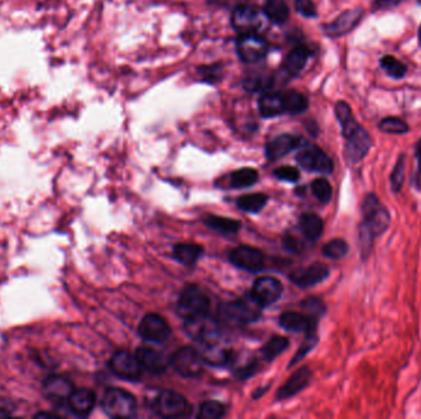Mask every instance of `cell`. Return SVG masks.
Masks as SVG:
<instances>
[{
  "label": "cell",
  "mask_w": 421,
  "mask_h": 419,
  "mask_svg": "<svg viewBox=\"0 0 421 419\" xmlns=\"http://www.w3.org/2000/svg\"><path fill=\"white\" fill-rule=\"evenodd\" d=\"M361 217L357 232L359 251L362 262H367L374 254L376 240L391 228V214L378 195L368 192L362 201Z\"/></svg>",
  "instance_id": "1"
},
{
  "label": "cell",
  "mask_w": 421,
  "mask_h": 419,
  "mask_svg": "<svg viewBox=\"0 0 421 419\" xmlns=\"http://www.w3.org/2000/svg\"><path fill=\"white\" fill-rule=\"evenodd\" d=\"M334 113L344 138L345 160L349 165H357L367 158L371 149L374 148V138L357 121L350 104L346 101H338L334 106Z\"/></svg>",
  "instance_id": "2"
},
{
  "label": "cell",
  "mask_w": 421,
  "mask_h": 419,
  "mask_svg": "<svg viewBox=\"0 0 421 419\" xmlns=\"http://www.w3.org/2000/svg\"><path fill=\"white\" fill-rule=\"evenodd\" d=\"M101 407L111 418H132L136 414V398L125 390L109 389L104 392Z\"/></svg>",
  "instance_id": "3"
},
{
  "label": "cell",
  "mask_w": 421,
  "mask_h": 419,
  "mask_svg": "<svg viewBox=\"0 0 421 419\" xmlns=\"http://www.w3.org/2000/svg\"><path fill=\"white\" fill-rule=\"evenodd\" d=\"M260 305L255 301L237 300L228 301L220 304L218 309L220 319L229 324L236 325H247L255 322L260 318Z\"/></svg>",
  "instance_id": "4"
},
{
  "label": "cell",
  "mask_w": 421,
  "mask_h": 419,
  "mask_svg": "<svg viewBox=\"0 0 421 419\" xmlns=\"http://www.w3.org/2000/svg\"><path fill=\"white\" fill-rule=\"evenodd\" d=\"M209 299L197 285L185 288L178 301V311L186 321L207 315Z\"/></svg>",
  "instance_id": "5"
},
{
  "label": "cell",
  "mask_w": 421,
  "mask_h": 419,
  "mask_svg": "<svg viewBox=\"0 0 421 419\" xmlns=\"http://www.w3.org/2000/svg\"><path fill=\"white\" fill-rule=\"evenodd\" d=\"M363 16H365V9L361 6L346 9L344 12H340L332 21L323 25L321 30L324 32V35L330 38H341L356 30L361 25Z\"/></svg>",
  "instance_id": "6"
},
{
  "label": "cell",
  "mask_w": 421,
  "mask_h": 419,
  "mask_svg": "<svg viewBox=\"0 0 421 419\" xmlns=\"http://www.w3.org/2000/svg\"><path fill=\"white\" fill-rule=\"evenodd\" d=\"M203 357L196 349L181 347L172 353L169 364L181 376L195 378L203 370Z\"/></svg>",
  "instance_id": "7"
},
{
  "label": "cell",
  "mask_w": 421,
  "mask_h": 419,
  "mask_svg": "<svg viewBox=\"0 0 421 419\" xmlns=\"http://www.w3.org/2000/svg\"><path fill=\"white\" fill-rule=\"evenodd\" d=\"M297 163L307 171L330 175L334 171L332 158L317 145L306 144L297 154Z\"/></svg>",
  "instance_id": "8"
},
{
  "label": "cell",
  "mask_w": 421,
  "mask_h": 419,
  "mask_svg": "<svg viewBox=\"0 0 421 419\" xmlns=\"http://www.w3.org/2000/svg\"><path fill=\"white\" fill-rule=\"evenodd\" d=\"M237 51L240 60L245 63H256L266 57L269 45L261 36L243 34L238 38Z\"/></svg>",
  "instance_id": "9"
},
{
  "label": "cell",
  "mask_w": 421,
  "mask_h": 419,
  "mask_svg": "<svg viewBox=\"0 0 421 419\" xmlns=\"http://www.w3.org/2000/svg\"><path fill=\"white\" fill-rule=\"evenodd\" d=\"M153 411L166 418L180 417L187 411V402L184 396L174 391H163L153 401Z\"/></svg>",
  "instance_id": "10"
},
{
  "label": "cell",
  "mask_w": 421,
  "mask_h": 419,
  "mask_svg": "<svg viewBox=\"0 0 421 419\" xmlns=\"http://www.w3.org/2000/svg\"><path fill=\"white\" fill-rule=\"evenodd\" d=\"M110 368L115 375L127 381H136L142 375L143 368L136 355H130L126 350H119L113 355Z\"/></svg>",
  "instance_id": "11"
},
{
  "label": "cell",
  "mask_w": 421,
  "mask_h": 419,
  "mask_svg": "<svg viewBox=\"0 0 421 419\" xmlns=\"http://www.w3.org/2000/svg\"><path fill=\"white\" fill-rule=\"evenodd\" d=\"M138 332L143 339L149 342L163 343L172 335V328L159 315L148 313L138 326Z\"/></svg>",
  "instance_id": "12"
},
{
  "label": "cell",
  "mask_w": 421,
  "mask_h": 419,
  "mask_svg": "<svg viewBox=\"0 0 421 419\" xmlns=\"http://www.w3.org/2000/svg\"><path fill=\"white\" fill-rule=\"evenodd\" d=\"M231 25L240 35L256 34L262 26V18L254 6L239 5L231 14Z\"/></svg>",
  "instance_id": "13"
},
{
  "label": "cell",
  "mask_w": 421,
  "mask_h": 419,
  "mask_svg": "<svg viewBox=\"0 0 421 419\" xmlns=\"http://www.w3.org/2000/svg\"><path fill=\"white\" fill-rule=\"evenodd\" d=\"M284 287L279 279L273 277H261L256 280L251 290V298L260 307H269L279 300Z\"/></svg>",
  "instance_id": "14"
},
{
  "label": "cell",
  "mask_w": 421,
  "mask_h": 419,
  "mask_svg": "<svg viewBox=\"0 0 421 419\" xmlns=\"http://www.w3.org/2000/svg\"><path fill=\"white\" fill-rule=\"evenodd\" d=\"M229 261L238 268L248 272L260 271L265 265V257L260 250L250 246L233 248L229 254Z\"/></svg>",
  "instance_id": "15"
},
{
  "label": "cell",
  "mask_w": 421,
  "mask_h": 419,
  "mask_svg": "<svg viewBox=\"0 0 421 419\" xmlns=\"http://www.w3.org/2000/svg\"><path fill=\"white\" fill-rule=\"evenodd\" d=\"M330 271L326 263L315 262L310 266L297 270L291 274V280L301 288H310L324 282L329 277Z\"/></svg>",
  "instance_id": "16"
},
{
  "label": "cell",
  "mask_w": 421,
  "mask_h": 419,
  "mask_svg": "<svg viewBox=\"0 0 421 419\" xmlns=\"http://www.w3.org/2000/svg\"><path fill=\"white\" fill-rule=\"evenodd\" d=\"M307 144L302 136H292V134H281L273 138L271 142L267 144L266 155L270 160L281 159L292 150L302 148Z\"/></svg>",
  "instance_id": "17"
},
{
  "label": "cell",
  "mask_w": 421,
  "mask_h": 419,
  "mask_svg": "<svg viewBox=\"0 0 421 419\" xmlns=\"http://www.w3.org/2000/svg\"><path fill=\"white\" fill-rule=\"evenodd\" d=\"M96 396L91 390H73L69 397L67 398L65 405L71 414L78 417H87L91 414L95 406Z\"/></svg>",
  "instance_id": "18"
},
{
  "label": "cell",
  "mask_w": 421,
  "mask_h": 419,
  "mask_svg": "<svg viewBox=\"0 0 421 419\" xmlns=\"http://www.w3.org/2000/svg\"><path fill=\"white\" fill-rule=\"evenodd\" d=\"M280 325L285 330L295 333H302V332L309 333L317 330L318 320L310 318L307 313L288 311L280 316Z\"/></svg>",
  "instance_id": "19"
},
{
  "label": "cell",
  "mask_w": 421,
  "mask_h": 419,
  "mask_svg": "<svg viewBox=\"0 0 421 419\" xmlns=\"http://www.w3.org/2000/svg\"><path fill=\"white\" fill-rule=\"evenodd\" d=\"M73 390L74 389H73L71 380L62 375L48 376L43 384L45 395L47 396L49 400L60 402V403L67 401V398L73 392Z\"/></svg>",
  "instance_id": "20"
},
{
  "label": "cell",
  "mask_w": 421,
  "mask_h": 419,
  "mask_svg": "<svg viewBox=\"0 0 421 419\" xmlns=\"http://www.w3.org/2000/svg\"><path fill=\"white\" fill-rule=\"evenodd\" d=\"M310 378H312V372L309 370L307 366L301 368L299 370L293 372L285 384L280 387L277 394H276V398L277 400H286L288 397L296 395L309 384Z\"/></svg>",
  "instance_id": "21"
},
{
  "label": "cell",
  "mask_w": 421,
  "mask_h": 419,
  "mask_svg": "<svg viewBox=\"0 0 421 419\" xmlns=\"http://www.w3.org/2000/svg\"><path fill=\"white\" fill-rule=\"evenodd\" d=\"M136 357L143 369L157 374L166 372L169 364L161 352L150 347H139L137 349Z\"/></svg>",
  "instance_id": "22"
},
{
  "label": "cell",
  "mask_w": 421,
  "mask_h": 419,
  "mask_svg": "<svg viewBox=\"0 0 421 419\" xmlns=\"http://www.w3.org/2000/svg\"><path fill=\"white\" fill-rule=\"evenodd\" d=\"M259 111L265 119H273L286 113L284 93L266 91L259 100Z\"/></svg>",
  "instance_id": "23"
},
{
  "label": "cell",
  "mask_w": 421,
  "mask_h": 419,
  "mask_svg": "<svg viewBox=\"0 0 421 419\" xmlns=\"http://www.w3.org/2000/svg\"><path fill=\"white\" fill-rule=\"evenodd\" d=\"M310 49L304 45H299L293 48L288 56L286 57L284 68L291 75H298L308 63L310 57Z\"/></svg>",
  "instance_id": "24"
},
{
  "label": "cell",
  "mask_w": 421,
  "mask_h": 419,
  "mask_svg": "<svg viewBox=\"0 0 421 419\" xmlns=\"http://www.w3.org/2000/svg\"><path fill=\"white\" fill-rule=\"evenodd\" d=\"M380 68L386 74L387 77L393 80H403L408 74V65L403 60H398L393 54H385L380 58Z\"/></svg>",
  "instance_id": "25"
},
{
  "label": "cell",
  "mask_w": 421,
  "mask_h": 419,
  "mask_svg": "<svg viewBox=\"0 0 421 419\" xmlns=\"http://www.w3.org/2000/svg\"><path fill=\"white\" fill-rule=\"evenodd\" d=\"M299 228L309 241H317L323 234V219L315 213H306L299 218Z\"/></svg>",
  "instance_id": "26"
},
{
  "label": "cell",
  "mask_w": 421,
  "mask_h": 419,
  "mask_svg": "<svg viewBox=\"0 0 421 419\" xmlns=\"http://www.w3.org/2000/svg\"><path fill=\"white\" fill-rule=\"evenodd\" d=\"M264 14L273 24L282 25L288 20L290 9L286 0H265Z\"/></svg>",
  "instance_id": "27"
},
{
  "label": "cell",
  "mask_w": 421,
  "mask_h": 419,
  "mask_svg": "<svg viewBox=\"0 0 421 419\" xmlns=\"http://www.w3.org/2000/svg\"><path fill=\"white\" fill-rule=\"evenodd\" d=\"M203 248L196 243H179L174 248V257L183 265L191 266L195 265L201 257Z\"/></svg>",
  "instance_id": "28"
},
{
  "label": "cell",
  "mask_w": 421,
  "mask_h": 419,
  "mask_svg": "<svg viewBox=\"0 0 421 419\" xmlns=\"http://www.w3.org/2000/svg\"><path fill=\"white\" fill-rule=\"evenodd\" d=\"M377 128L382 133L391 136H404L410 132V125L405 119L398 116H387L380 119L377 124Z\"/></svg>",
  "instance_id": "29"
},
{
  "label": "cell",
  "mask_w": 421,
  "mask_h": 419,
  "mask_svg": "<svg viewBox=\"0 0 421 419\" xmlns=\"http://www.w3.org/2000/svg\"><path fill=\"white\" fill-rule=\"evenodd\" d=\"M405 170H407V154L400 153L398 156L396 164L393 166L391 175H389L391 189L394 195H399L403 189L404 181H405Z\"/></svg>",
  "instance_id": "30"
},
{
  "label": "cell",
  "mask_w": 421,
  "mask_h": 419,
  "mask_svg": "<svg viewBox=\"0 0 421 419\" xmlns=\"http://www.w3.org/2000/svg\"><path fill=\"white\" fill-rule=\"evenodd\" d=\"M284 100H285L286 113L290 115H299L308 108V100L307 97L298 93L296 90L284 91Z\"/></svg>",
  "instance_id": "31"
},
{
  "label": "cell",
  "mask_w": 421,
  "mask_h": 419,
  "mask_svg": "<svg viewBox=\"0 0 421 419\" xmlns=\"http://www.w3.org/2000/svg\"><path fill=\"white\" fill-rule=\"evenodd\" d=\"M205 224L222 234H234L240 229V223L238 220L218 215H208L207 218H205Z\"/></svg>",
  "instance_id": "32"
},
{
  "label": "cell",
  "mask_w": 421,
  "mask_h": 419,
  "mask_svg": "<svg viewBox=\"0 0 421 419\" xmlns=\"http://www.w3.org/2000/svg\"><path fill=\"white\" fill-rule=\"evenodd\" d=\"M258 180H259V175L256 170L250 169V167H244L231 173V186L234 189H247V187L255 184Z\"/></svg>",
  "instance_id": "33"
},
{
  "label": "cell",
  "mask_w": 421,
  "mask_h": 419,
  "mask_svg": "<svg viewBox=\"0 0 421 419\" xmlns=\"http://www.w3.org/2000/svg\"><path fill=\"white\" fill-rule=\"evenodd\" d=\"M349 243L343 239H332L321 248V252L329 260L338 261L349 254Z\"/></svg>",
  "instance_id": "34"
},
{
  "label": "cell",
  "mask_w": 421,
  "mask_h": 419,
  "mask_svg": "<svg viewBox=\"0 0 421 419\" xmlns=\"http://www.w3.org/2000/svg\"><path fill=\"white\" fill-rule=\"evenodd\" d=\"M267 202V195L262 193H254L240 197L238 200V207L244 212L259 213L262 208L265 207Z\"/></svg>",
  "instance_id": "35"
},
{
  "label": "cell",
  "mask_w": 421,
  "mask_h": 419,
  "mask_svg": "<svg viewBox=\"0 0 421 419\" xmlns=\"http://www.w3.org/2000/svg\"><path fill=\"white\" fill-rule=\"evenodd\" d=\"M288 347V339L285 337L275 336L262 347L261 353L266 360H273Z\"/></svg>",
  "instance_id": "36"
},
{
  "label": "cell",
  "mask_w": 421,
  "mask_h": 419,
  "mask_svg": "<svg viewBox=\"0 0 421 419\" xmlns=\"http://www.w3.org/2000/svg\"><path fill=\"white\" fill-rule=\"evenodd\" d=\"M310 189L315 198L323 204H328L332 201V187L326 178H317L310 184Z\"/></svg>",
  "instance_id": "37"
},
{
  "label": "cell",
  "mask_w": 421,
  "mask_h": 419,
  "mask_svg": "<svg viewBox=\"0 0 421 419\" xmlns=\"http://www.w3.org/2000/svg\"><path fill=\"white\" fill-rule=\"evenodd\" d=\"M273 77L264 75V74H256L244 80V88L248 91L258 93V91H267L273 86Z\"/></svg>",
  "instance_id": "38"
},
{
  "label": "cell",
  "mask_w": 421,
  "mask_h": 419,
  "mask_svg": "<svg viewBox=\"0 0 421 419\" xmlns=\"http://www.w3.org/2000/svg\"><path fill=\"white\" fill-rule=\"evenodd\" d=\"M226 414V407L217 401L203 402L198 411V417L202 419H218Z\"/></svg>",
  "instance_id": "39"
},
{
  "label": "cell",
  "mask_w": 421,
  "mask_h": 419,
  "mask_svg": "<svg viewBox=\"0 0 421 419\" xmlns=\"http://www.w3.org/2000/svg\"><path fill=\"white\" fill-rule=\"evenodd\" d=\"M302 307L307 315H309L313 319L318 320V321L326 313V304L315 296H309L307 299H304L302 302Z\"/></svg>",
  "instance_id": "40"
},
{
  "label": "cell",
  "mask_w": 421,
  "mask_h": 419,
  "mask_svg": "<svg viewBox=\"0 0 421 419\" xmlns=\"http://www.w3.org/2000/svg\"><path fill=\"white\" fill-rule=\"evenodd\" d=\"M414 152V158L416 160V170L414 173H411L409 178L410 186L413 189L420 192L421 191V136L418 139V142L413 147Z\"/></svg>",
  "instance_id": "41"
},
{
  "label": "cell",
  "mask_w": 421,
  "mask_h": 419,
  "mask_svg": "<svg viewBox=\"0 0 421 419\" xmlns=\"http://www.w3.org/2000/svg\"><path fill=\"white\" fill-rule=\"evenodd\" d=\"M317 343H318V337L315 335V332H309V333H307L306 339L303 341L302 346L297 350L296 355H295V358L292 360L290 366H295L299 360L302 359L303 357H306V355H308L309 352L317 346Z\"/></svg>",
  "instance_id": "42"
},
{
  "label": "cell",
  "mask_w": 421,
  "mask_h": 419,
  "mask_svg": "<svg viewBox=\"0 0 421 419\" xmlns=\"http://www.w3.org/2000/svg\"><path fill=\"white\" fill-rule=\"evenodd\" d=\"M295 8L296 12L304 18L315 19L318 16L317 6L313 0H295Z\"/></svg>",
  "instance_id": "43"
},
{
  "label": "cell",
  "mask_w": 421,
  "mask_h": 419,
  "mask_svg": "<svg viewBox=\"0 0 421 419\" xmlns=\"http://www.w3.org/2000/svg\"><path fill=\"white\" fill-rule=\"evenodd\" d=\"M404 0H372L371 12H391L403 4Z\"/></svg>",
  "instance_id": "44"
},
{
  "label": "cell",
  "mask_w": 421,
  "mask_h": 419,
  "mask_svg": "<svg viewBox=\"0 0 421 419\" xmlns=\"http://www.w3.org/2000/svg\"><path fill=\"white\" fill-rule=\"evenodd\" d=\"M273 175L276 178L287 181V182H297L299 178V171L293 166H282L273 171Z\"/></svg>",
  "instance_id": "45"
},
{
  "label": "cell",
  "mask_w": 421,
  "mask_h": 419,
  "mask_svg": "<svg viewBox=\"0 0 421 419\" xmlns=\"http://www.w3.org/2000/svg\"><path fill=\"white\" fill-rule=\"evenodd\" d=\"M198 74L201 75L202 79L208 83H216L220 79V69L218 67H201L198 68Z\"/></svg>",
  "instance_id": "46"
},
{
  "label": "cell",
  "mask_w": 421,
  "mask_h": 419,
  "mask_svg": "<svg viewBox=\"0 0 421 419\" xmlns=\"http://www.w3.org/2000/svg\"><path fill=\"white\" fill-rule=\"evenodd\" d=\"M255 364H251V366H245L238 370V378L245 379L249 378L250 375H253L255 372Z\"/></svg>",
  "instance_id": "47"
},
{
  "label": "cell",
  "mask_w": 421,
  "mask_h": 419,
  "mask_svg": "<svg viewBox=\"0 0 421 419\" xmlns=\"http://www.w3.org/2000/svg\"><path fill=\"white\" fill-rule=\"evenodd\" d=\"M418 42H419V46L421 47V24L418 29Z\"/></svg>",
  "instance_id": "48"
},
{
  "label": "cell",
  "mask_w": 421,
  "mask_h": 419,
  "mask_svg": "<svg viewBox=\"0 0 421 419\" xmlns=\"http://www.w3.org/2000/svg\"><path fill=\"white\" fill-rule=\"evenodd\" d=\"M9 416V412H6L4 409H1L0 408V418H3V417H8Z\"/></svg>",
  "instance_id": "49"
},
{
  "label": "cell",
  "mask_w": 421,
  "mask_h": 419,
  "mask_svg": "<svg viewBox=\"0 0 421 419\" xmlns=\"http://www.w3.org/2000/svg\"><path fill=\"white\" fill-rule=\"evenodd\" d=\"M416 4H418V5L421 6V0H416Z\"/></svg>",
  "instance_id": "50"
}]
</instances>
